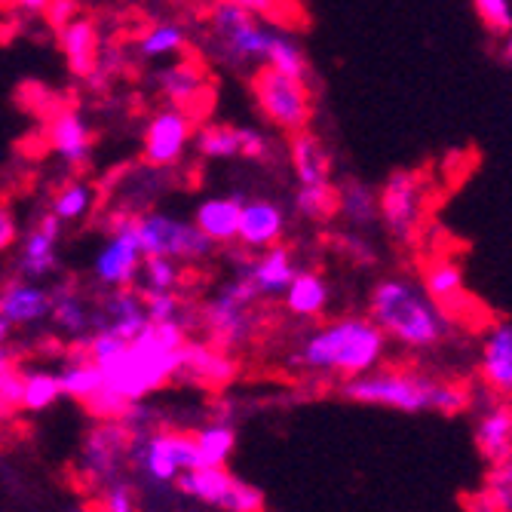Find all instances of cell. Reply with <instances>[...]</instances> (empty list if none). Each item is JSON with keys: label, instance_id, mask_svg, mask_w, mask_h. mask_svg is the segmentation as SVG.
I'll use <instances>...</instances> for the list:
<instances>
[{"label": "cell", "instance_id": "cell-1", "mask_svg": "<svg viewBox=\"0 0 512 512\" xmlns=\"http://www.w3.org/2000/svg\"><path fill=\"white\" fill-rule=\"evenodd\" d=\"M350 402L390 408L399 414H424L436 411L457 417L473 408V390L463 381L439 378L427 368L414 365H381L362 378H353L341 387Z\"/></svg>", "mask_w": 512, "mask_h": 512}, {"label": "cell", "instance_id": "cell-2", "mask_svg": "<svg viewBox=\"0 0 512 512\" xmlns=\"http://www.w3.org/2000/svg\"><path fill=\"white\" fill-rule=\"evenodd\" d=\"M368 319L384 338L408 353L439 350L451 338V319L427 298L411 276H384L371 289Z\"/></svg>", "mask_w": 512, "mask_h": 512}, {"label": "cell", "instance_id": "cell-3", "mask_svg": "<svg viewBox=\"0 0 512 512\" xmlns=\"http://www.w3.org/2000/svg\"><path fill=\"white\" fill-rule=\"evenodd\" d=\"M387 350L390 341L368 316H341L313 329L292 353V365L347 384L381 368Z\"/></svg>", "mask_w": 512, "mask_h": 512}, {"label": "cell", "instance_id": "cell-4", "mask_svg": "<svg viewBox=\"0 0 512 512\" xmlns=\"http://www.w3.org/2000/svg\"><path fill=\"white\" fill-rule=\"evenodd\" d=\"M188 347V332L181 322H148V329L123 353L99 365L102 381L111 393L138 405L148 393L166 387L181 368V350Z\"/></svg>", "mask_w": 512, "mask_h": 512}, {"label": "cell", "instance_id": "cell-5", "mask_svg": "<svg viewBox=\"0 0 512 512\" xmlns=\"http://www.w3.org/2000/svg\"><path fill=\"white\" fill-rule=\"evenodd\" d=\"M430 178L417 169H396L387 175V181L378 191V218L384 221L387 234L402 243L411 246L417 237H421L427 212H430Z\"/></svg>", "mask_w": 512, "mask_h": 512}, {"label": "cell", "instance_id": "cell-6", "mask_svg": "<svg viewBox=\"0 0 512 512\" xmlns=\"http://www.w3.org/2000/svg\"><path fill=\"white\" fill-rule=\"evenodd\" d=\"M212 37L218 43V53L230 65H267L270 46L276 40V28L264 25L246 4H218L212 10Z\"/></svg>", "mask_w": 512, "mask_h": 512}, {"label": "cell", "instance_id": "cell-7", "mask_svg": "<svg viewBox=\"0 0 512 512\" xmlns=\"http://www.w3.org/2000/svg\"><path fill=\"white\" fill-rule=\"evenodd\" d=\"M255 298H258L255 286L249 283L246 273H240L237 279H230V283L221 289V295H215L206 304L203 322L209 329L212 347L227 353V350H237L246 341H252V335H255V313H252Z\"/></svg>", "mask_w": 512, "mask_h": 512}, {"label": "cell", "instance_id": "cell-8", "mask_svg": "<svg viewBox=\"0 0 512 512\" xmlns=\"http://www.w3.org/2000/svg\"><path fill=\"white\" fill-rule=\"evenodd\" d=\"M252 92L261 114L283 132H307L313 117V92L307 80H292L270 68H258L252 74Z\"/></svg>", "mask_w": 512, "mask_h": 512}, {"label": "cell", "instance_id": "cell-9", "mask_svg": "<svg viewBox=\"0 0 512 512\" xmlns=\"http://www.w3.org/2000/svg\"><path fill=\"white\" fill-rule=\"evenodd\" d=\"M129 460L157 485H175L184 473L200 470L194 433H169L157 430L148 436H132Z\"/></svg>", "mask_w": 512, "mask_h": 512}, {"label": "cell", "instance_id": "cell-10", "mask_svg": "<svg viewBox=\"0 0 512 512\" xmlns=\"http://www.w3.org/2000/svg\"><path fill=\"white\" fill-rule=\"evenodd\" d=\"M138 243H142L145 258L166 261H200L212 252V243L194 224L163 212H148L138 218Z\"/></svg>", "mask_w": 512, "mask_h": 512}, {"label": "cell", "instance_id": "cell-11", "mask_svg": "<svg viewBox=\"0 0 512 512\" xmlns=\"http://www.w3.org/2000/svg\"><path fill=\"white\" fill-rule=\"evenodd\" d=\"M145 264L142 243H138V218L132 215H117L111 224V237L102 246V252L92 261L96 279L108 289H126L132 279L138 276Z\"/></svg>", "mask_w": 512, "mask_h": 512}, {"label": "cell", "instance_id": "cell-12", "mask_svg": "<svg viewBox=\"0 0 512 512\" xmlns=\"http://www.w3.org/2000/svg\"><path fill=\"white\" fill-rule=\"evenodd\" d=\"M129 442L132 433L123 424H99L83 442L80 463L92 482H99L102 488L111 482H120V470L129 460Z\"/></svg>", "mask_w": 512, "mask_h": 512}, {"label": "cell", "instance_id": "cell-13", "mask_svg": "<svg viewBox=\"0 0 512 512\" xmlns=\"http://www.w3.org/2000/svg\"><path fill=\"white\" fill-rule=\"evenodd\" d=\"M479 378L494 399L512 402V322H497L485 329L479 347Z\"/></svg>", "mask_w": 512, "mask_h": 512}, {"label": "cell", "instance_id": "cell-14", "mask_svg": "<svg viewBox=\"0 0 512 512\" xmlns=\"http://www.w3.org/2000/svg\"><path fill=\"white\" fill-rule=\"evenodd\" d=\"M191 142V117L181 108H163L154 114L145 132V160L151 166H172Z\"/></svg>", "mask_w": 512, "mask_h": 512}, {"label": "cell", "instance_id": "cell-15", "mask_svg": "<svg viewBox=\"0 0 512 512\" xmlns=\"http://www.w3.org/2000/svg\"><path fill=\"white\" fill-rule=\"evenodd\" d=\"M421 289L427 292V298L454 322L470 304V292H467V279H463V270L457 261L451 258H433L424 273H421Z\"/></svg>", "mask_w": 512, "mask_h": 512}, {"label": "cell", "instance_id": "cell-16", "mask_svg": "<svg viewBox=\"0 0 512 512\" xmlns=\"http://www.w3.org/2000/svg\"><path fill=\"white\" fill-rule=\"evenodd\" d=\"M473 442L479 454L488 460V467L512 460V402L494 399L482 408L473 427Z\"/></svg>", "mask_w": 512, "mask_h": 512}, {"label": "cell", "instance_id": "cell-17", "mask_svg": "<svg viewBox=\"0 0 512 512\" xmlns=\"http://www.w3.org/2000/svg\"><path fill=\"white\" fill-rule=\"evenodd\" d=\"M148 329V313L145 301L129 289L108 292L99 313H96V332H111L120 341L132 344L138 335Z\"/></svg>", "mask_w": 512, "mask_h": 512}, {"label": "cell", "instance_id": "cell-18", "mask_svg": "<svg viewBox=\"0 0 512 512\" xmlns=\"http://www.w3.org/2000/svg\"><path fill=\"white\" fill-rule=\"evenodd\" d=\"M286 234V212L273 200H249L243 203V215H240V237L237 243H243L246 249H273L279 246Z\"/></svg>", "mask_w": 512, "mask_h": 512}, {"label": "cell", "instance_id": "cell-19", "mask_svg": "<svg viewBox=\"0 0 512 512\" xmlns=\"http://www.w3.org/2000/svg\"><path fill=\"white\" fill-rule=\"evenodd\" d=\"M46 145H50L53 154H59L65 163L83 166L92 154V132L77 111L65 108V111H56L50 123H46Z\"/></svg>", "mask_w": 512, "mask_h": 512}, {"label": "cell", "instance_id": "cell-20", "mask_svg": "<svg viewBox=\"0 0 512 512\" xmlns=\"http://www.w3.org/2000/svg\"><path fill=\"white\" fill-rule=\"evenodd\" d=\"M59 234H62V221H56L53 215H43L22 243V273L28 279H40L46 273H53L59 258H56V246H59Z\"/></svg>", "mask_w": 512, "mask_h": 512}, {"label": "cell", "instance_id": "cell-21", "mask_svg": "<svg viewBox=\"0 0 512 512\" xmlns=\"http://www.w3.org/2000/svg\"><path fill=\"white\" fill-rule=\"evenodd\" d=\"M243 273L249 276V283L255 286V292L261 298V295H286L292 279L298 276V267L286 246H273V249L261 252Z\"/></svg>", "mask_w": 512, "mask_h": 512}, {"label": "cell", "instance_id": "cell-22", "mask_svg": "<svg viewBox=\"0 0 512 512\" xmlns=\"http://www.w3.org/2000/svg\"><path fill=\"white\" fill-rule=\"evenodd\" d=\"M59 43L68 59V68L77 77H92L99 65V28L92 19H71L59 28Z\"/></svg>", "mask_w": 512, "mask_h": 512}, {"label": "cell", "instance_id": "cell-23", "mask_svg": "<svg viewBox=\"0 0 512 512\" xmlns=\"http://www.w3.org/2000/svg\"><path fill=\"white\" fill-rule=\"evenodd\" d=\"M240 215H243V203L234 197H212L203 200L194 212V227L212 243V246H224L234 243L240 237Z\"/></svg>", "mask_w": 512, "mask_h": 512}, {"label": "cell", "instance_id": "cell-24", "mask_svg": "<svg viewBox=\"0 0 512 512\" xmlns=\"http://www.w3.org/2000/svg\"><path fill=\"white\" fill-rule=\"evenodd\" d=\"M292 169L301 188H322V184H332V157L325 151L322 138L313 132H298L292 135Z\"/></svg>", "mask_w": 512, "mask_h": 512}, {"label": "cell", "instance_id": "cell-25", "mask_svg": "<svg viewBox=\"0 0 512 512\" xmlns=\"http://www.w3.org/2000/svg\"><path fill=\"white\" fill-rule=\"evenodd\" d=\"M178 375L194 378L203 384H227L230 378L237 375V359L212 347V344H191L181 350V368Z\"/></svg>", "mask_w": 512, "mask_h": 512}, {"label": "cell", "instance_id": "cell-26", "mask_svg": "<svg viewBox=\"0 0 512 512\" xmlns=\"http://www.w3.org/2000/svg\"><path fill=\"white\" fill-rule=\"evenodd\" d=\"M53 313V295L34 283H13L0 292V319L10 325H31Z\"/></svg>", "mask_w": 512, "mask_h": 512}, {"label": "cell", "instance_id": "cell-27", "mask_svg": "<svg viewBox=\"0 0 512 512\" xmlns=\"http://www.w3.org/2000/svg\"><path fill=\"white\" fill-rule=\"evenodd\" d=\"M329 298H332L329 283H325V276L313 270H298L289 292L283 295L286 310L298 319H319L325 307H329Z\"/></svg>", "mask_w": 512, "mask_h": 512}, {"label": "cell", "instance_id": "cell-28", "mask_svg": "<svg viewBox=\"0 0 512 512\" xmlns=\"http://www.w3.org/2000/svg\"><path fill=\"white\" fill-rule=\"evenodd\" d=\"M157 86L172 102V108H181V111L188 105H194L206 92V80L194 62H175L172 68H163L157 74Z\"/></svg>", "mask_w": 512, "mask_h": 512}, {"label": "cell", "instance_id": "cell-29", "mask_svg": "<svg viewBox=\"0 0 512 512\" xmlns=\"http://www.w3.org/2000/svg\"><path fill=\"white\" fill-rule=\"evenodd\" d=\"M234 473H227V467H212V470H191V473H184L175 488L178 494L184 497H191L197 503H206V506H218L224 503L230 485H234Z\"/></svg>", "mask_w": 512, "mask_h": 512}, {"label": "cell", "instance_id": "cell-30", "mask_svg": "<svg viewBox=\"0 0 512 512\" xmlns=\"http://www.w3.org/2000/svg\"><path fill=\"white\" fill-rule=\"evenodd\" d=\"M338 212L353 227H368L378 221V191H371L359 178H347L338 188Z\"/></svg>", "mask_w": 512, "mask_h": 512}, {"label": "cell", "instance_id": "cell-31", "mask_svg": "<svg viewBox=\"0 0 512 512\" xmlns=\"http://www.w3.org/2000/svg\"><path fill=\"white\" fill-rule=\"evenodd\" d=\"M194 445H197V460H200V470H212V467H224L237 448V430L224 424V421H215V424H206L194 433Z\"/></svg>", "mask_w": 512, "mask_h": 512}, {"label": "cell", "instance_id": "cell-32", "mask_svg": "<svg viewBox=\"0 0 512 512\" xmlns=\"http://www.w3.org/2000/svg\"><path fill=\"white\" fill-rule=\"evenodd\" d=\"M270 71L283 74V77H292V80H307L310 77V62L301 50V43L283 31H276V40L270 46V56H267V65Z\"/></svg>", "mask_w": 512, "mask_h": 512}, {"label": "cell", "instance_id": "cell-33", "mask_svg": "<svg viewBox=\"0 0 512 512\" xmlns=\"http://www.w3.org/2000/svg\"><path fill=\"white\" fill-rule=\"evenodd\" d=\"M105 387L102 381V371L99 365H92L89 359H77L74 365H68L62 375H59V390L62 396L68 399H77V402H89L92 396H96L99 390Z\"/></svg>", "mask_w": 512, "mask_h": 512}, {"label": "cell", "instance_id": "cell-34", "mask_svg": "<svg viewBox=\"0 0 512 512\" xmlns=\"http://www.w3.org/2000/svg\"><path fill=\"white\" fill-rule=\"evenodd\" d=\"M184 43H188V37H184V28L175 25V22H157L151 25L142 40H138V53H142L145 59H166V56H175L184 50Z\"/></svg>", "mask_w": 512, "mask_h": 512}, {"label": "cell", "instance_id": "cell-35", "mask_svg": "<svg viewBox=\"0 0 512 512\" xmlns=\"http://www.w3.org/2000/svg\"><path fill=\"white\" fill-rule=\"evenodd\" d=\"M53 295V322L59 325V329H65L68 335H80L86 325H89V310L86 304L80 301V295H74L71 289H56L50 292Z\"/></svg>", "mask_w": 512, "mask_h": 512}, {"label": "cell", "instance_id": "cell-36", "mask_svg": "<svg viewBox=\"0 0 512 512\" xmlns=\"http://www.w3.org/2000/svg\"><path fill=\"white\" fill-rule=\"evenodd\" d=\"M59 396H62L59 375H53V371H28L25 375V390H22V408L25 411L50 408Z\"/></svg>", "mask_w": 512, "mask_h": 512}, {"label": "cell", "instance_id": "cell-37", "mask_svg": "<svg viewBox=\"0 0 512 512\" xmlns=\"http://www.w3.org/2000/svg\"><path fill=\"white\" fill-rule=\"evenodd\" d=\"M197 145H200L203 157H212V160L240 157V129L212 123V126H206V129L197 135Z\"/></svg>", "mask_w": 512, "mask_h": 512}, {"label": "cell", "instance_id": "cell-38", "mask_svg": "<svg viewBox=\"0 0 512 512\" xmlns=\"http://www.w3.org/2000/svg\"><path fill=\"white\" fill-rule=\"evenodd\" d=\"M92 209V191L83 181H71L53 197V218L56 221H80Z\"/></svg>", "mask_w": 512, "mask_h": 512}, {"label": "cell", "instance_id": "cell-39", "mask_svg": "<svg viewBox=\"0 0 512 512\" xmlns=\"http://www.w3.org/2000/svg\"><path fill=\"white\" fill-rule=\"evenodd\" d=\"M295 209L304 218L322 221L338 212V194L332 184H322V188H298L295 194Z\"/></svg>", "mask_w": 512, "mask_h": 512}, {"label": "cell", "instance_id": "cell-40", "mask_svg": "<svg viewBox=\"0 0 512 512\" xmlns=\"http://www.w3.org/2000/svg\"><path fill=\"white\" fill-rule=\"evenodd\" d=\"M138 276H142V286L148 295H163V292L175 289L178 267H175V261H166V258H145Z\"/></svg>", "mask_w": 512, "mask_h": 512}, {"label": "cell", "instance_id": "cell-41", "mask_svg": "<svg viewBox=\"0 0 512 512\" xmlns=\"http://www.w3.org/2000/svg\"><path fill=\"white\" fill-rule=\"evenodd\" d=\"M473 13L479 16L482 28L491 31L494 37H509L512 34V4L509 0H476Z\"/></svg>", "mask_w": 512, "mask_h": 512}, {"label": "cell", "instance_id": "cell-42", "mask_svg": "<svg viewBox=\"0 0 512 512\" xmlns=\"http://www.w3.org/2000/svg\"><path fill=\"white\" fill-rule=\"evenodd\" d=\"M482 494L494 503L497 512H512V460L488 467Z\"/></svg>", "mask_w": 512, "mask_h": 512}, {"label": "cell", "instance_id": "cell-43", "mask_svg": "<svg viewBox=\"0 0 512 512\" xmlns=\"http://www.w3.org/2000/svg\"><path fill=\"white\" fill-rule=\"evenodd\" d=\"M264 491L243 482V479H234V485H230L224 503H221V512H264Z\"/></svg>", "mask_w": 512, "mask_h": 512}, {"label": "cell", "instance_id": "cell-44", "mask_svg": "<svg viewBox=\"0 0 512 512\" xmlns=\"http://www.w3.org/2000/svg\"><path fill=\"white\" fill-rule=\"evenodd\" d=\"M129 408H132V405H129L126 399H120L117 393H111L108 387H102L96 396H92V399L86 402V411H89L92 417H99V424H120Z\"/></svg>", "mask_w": 512, "mask_h": 512}, {"label": "cell", "instance_id": "cell-45", "mask_svg": "<svg viewBox=\"0 0 512 512\" xmlns=\"http://www.w3.org/2000/svg\"><path fill=\"white\" fill-rule=\"evenodd\" d=\"M96 512H138V497L129 482H111L102 488V500Z\"/></svg>", "mask_w": 512, "mask_h": 512}, {"label": "cell", "instance_id": "cell-46", "mask_svg": "<svg viewBox=\"0 0 512 512\" xmlns=\"http://www.w3.org/2000/svg\"><path fill=\"white\" fill-rule=\"evenodd\" d=\"M22 390H25V375L19 368L7 365L0 371V414L22 408Z\"/></svg>", "mask_w": 512, "mask_h": 512}, {"label": "cell", "instance_id": "cell-47", "mask_svg": "<svg viewBox=\"0 0 512 512\" xmlns=\"http://www.w3.org/2000/svg\"><path fill=\"white\" fill-rule=\"evenodd\" d=\"M145 313L148 322L160 325V322H178L181 316V301L175 292H163V295H145Z\"/></svg>", "mask_w": 512, "mask_h": 512}, {"label": "cell", "instance_id": "cell-48", "mask_svg": "<svg viewBox=\"0 0 512 512\" xmlns=\"http://www.w3.org/2000/svg\"><path fill=\"white\" fill-rule=\"evenodd\" d=\"M270 154V142L258 129H240V157L264 160Z\"/></svg>", "mask_w": 512, "mask_h": 512}, {"label": "cell", "instance_id": "cell-49", "mask_svg": "<svg viewBox=\"0 0 512 512\" xmlns=\"http://www.w3.org/2000/svg\"><path fill=\"white\" fill-rule=\"evenodd\" d=\"M16 243V218L10 215V209L0 206V252L10 249Z\"/></svg>", "mask_w": 512, "mask_h": 512}, {"label": "cell", "instance_id": "cell-50", "mask_svg": "<svg viewBox=\"0 0 512 512\" xmlns=\"http://www.w3.org/2000/svg\"><path fill=\"white\" fill-rule=\"evenodd\" d=\"M74 4H68V0H62V4H46V13H50L53 16V22L62 28V25H68L71 19H74Z\"/></svg>", "mask_w": 512, "mask_h": 512}, {"label": "cell", "instance_id": "cell-51", "mask_svg": "<svg viewBox=\"0 0 512 512\" xmlns=\"http://www.w3.org/2000/svg\"><path fill=\"white\" fill-rule=\"evenodd\" d=\"M470 512H497V509H494V503L479 491V494L470 497Z\"/></svg>", "mask_w": 512, "mask_h": 512}, {"label": "cell", "instance_id": "cell-52", "mask_svg": "<svg viewBox=\"0 0 512 512\" xmlns=\"http://www.w3.org/2000/svg\"><path fill=\"white\" fill-rule=\"evenodd\" d=\"M497 56H500V62H503L506 68H512V34L500 40V46H497Z\"/></svg>", "mask_w": 512, "mask_h": 512}, {"label": "cell", "instance_id": "cell-53", "mask_svg": "<svg viewBox=\"0 0 512 512\" xmlns=\"http://www.w3.org/2000/svg\"><path fill=\"white\" fill-rule=\"evenodd\" d=\"M10 332H13V325L7 319H0V347H4L10 341Z\"/></svg>", "mask_w": 512, "mask_h": 512}, {"label": "cell", "instance_id": "cell-54", "mask_svg": "<svg viewBox=\"0 0 512 512\" xmlns=\"http://www.w3.org/2000/svg\"><path fill=\"white\" fill-rule=\"evenodd\" d=\"M10 365V353H7V347H0V371H4Z\"/></svg>", "mask_w": 512, "mask_h": 512}]
</instances>
